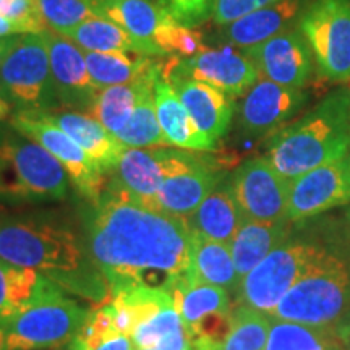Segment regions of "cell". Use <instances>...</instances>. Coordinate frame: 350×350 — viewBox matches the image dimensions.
<instances>
[{"instance_id":"cell-1","label":"cell","mask_w":350,"mask_h":350,"mask_svg":"<svg viewBox=\"0 0 350 350\" xmlns=\"http://www.w3.org/2000/svg\"><path fill=\"white\" fill-rule=\"evenodd\" d=\"M85 240L111 297L137 287L172 291L190 268L191 230L154 201L111 180L91 204Z\"/></svg>"},{"instance_id":"cell-2","label":"cell","mask_w":350,"mask_h":350,"mask_svg":"<svg viewBox=\"0 0 350 350\" xmlns=\"http://www.w3.org/2000/svg\"><path fill=\"white\" fill-rule=\"evenodd\" d=\"M0 260L38 271L81 299L100 301L111 297L86 240L60 219L0 209Z\"/></svg>"},{"instance_id":"cell-3","label":"cell","mask_w":350,"mask_h":350,"mask_svg":"<svg viewBox=\"0 0 350 350\" xmlns=\"http://www.w3.org/2000/svg\"><path fill=\"white\" fill-rule=\"evenodd\" d=\"M350 146V91L326 96L301 119L279 131L271 142L268 159L292 180L319 165L338 161Z\"/></svg>"},{"instance_id":"cell-4","label":"cell","mask_w":350,"mask_h":350,"mask_svg":"<svg viewBox=\"0 0 350 350\" xmlns=\"http://www.w3.org/2000/svg\"><path fill=\"white\" fill-rule=\"evenodd\" d=\"M68 175L41 144L0 130V203H46L68 195Z\"/></svg>"},{"instance_id":"cell-5","label":"cell","mask_w":350,"mask_h":350,"mask_svg":"<svg viewBox=\"0 0 350 350\" xmlns=\"http://www.w3.org/2000/svg\"><path fill=\"white\" fill-rule=\"evenodd\" d=\"M59 286L0 326V350H55L80 334L90 310Z\"/></svg>"},{"instance_id":"cell-6","label":"cell","mask_w":350,"mask_h":350,"mask_svg":"<svg viewBox=\"0 0 350 350\" xmlns=\"http://www.w3.org/2000/svg\"><path fill=\"white\" fill-rule=\"evenodd\" d=\"M350 310V273L327 256L282 297L271 318L305 326L334 327Z\"/></svg>"},{"instance_id":"cell-7","label":"cell","mask_w":350,"mask_h":350,"mask_svg":"<svg viewBox=\"0 0 350 350\" xmlns=\"http://www.w3.org/2000/svg\"><path fill=\"white\" fill-rule=\"evenodd\" d=\"M327 256L329 253L317 243L288 239L240 281L235 291L237 305L252 306L271 317L282 297Z\"/></svg>"},{"instance_id":"cell-8","label":"cell","mask_w":350,"mask_h":350,"mask_svg":"<svg viewBox=\"0 0 350 350\" xmlns=\"http://www.w3.org/2000/svg\"><path fill=\"white\" fill-rule=\"evenodd\" d=\"M0 98L21 111L52 112L60 107L42 33L16 36L0 65Z\"/></svg>"},{"instance_id":"cell-9","label":"cell","mask_w":350,"mask_h":350,"mask_svg":"<svg viewBox=\"0 0 350 350\" xmlns=\"http://www.w3.org/2000/svg\"><path fill=\"white\" fill-rule=\"evenodd\" d=\"M299 29L310 44L319 75L334 83L350 80V0H313Z\"/></svg>"},{"instance_id":"cell-10","label":"cell","mask_w":350,"mask_h":350,"mask_svg":"<svg viewBox=\"0 0 350 350\" xmlns=\"http://www.w3.org/2000/svg\"><path fill=\"white\" fill-rule=\"evenodd\" d=\"M12 126L49 151L67 172L70 182L91 204L99 200L107 185V175L75 139L42 117L41 112L18 111L12 117Z\"/></svg>"},{"instance_id":"cell-11","label":"cell","mask_w":350,"mask_h":350,"mask_svg":"<svg viewBox=\"0 0 350 350\" xmlns=\"http://www.w3.org/2000/svg\"><path fill=\"white\" fill-rule=\"evenodd\" d=\"M206 151L182 148H129L112 175L119 185L146 201H154L159 187L174 175L213 163Z\"/></svg>"},{"instance_id":"cell-12","label":"cell","mask_w":350,"mask_h":350,"mask_svg":"<svg viewBox=\"0 0 350 350\" xmlns=\"http://www.w3.org/2000/svg\"><path fill=\"white\" fill-rule=\"evenodd\" d=\"M230 188L245 221H286L291 180L268 157H252L232 175Z\"/></svg>"},{"instance_id":"cell-13","label":"cell","mask_w":350,"mask_h":350,"mask_svg":"<svg viewBox=\"0 0 350 350\" xmlns=\"http://www.w3.org/2000/svg\"><path fill=\"white\" fill-rule=\"evenodd\" d=\"M161 75L188 78L208 83L224 91L230 98L245 96L260 80V73L245 54L227 49H203L193 57H177L167 64H159Z\"/></svg>"},{"instance_id":"cell-14","label":"cell","mask_w":350,"mask_h":350,"mask_svg":"<svg viewBox=\"0 0 350 350\" xmlns=\"http://www.w3.org/2000/svg\"><path fill=\"white\" fill-rule=\"evenodd\" d=\"M350 203V159L323 164L291 180L287 219L304 221L327 209Z\"/></svg>"},{"instance_id":"cell-15","label":"cell","mask_w":350,"mask_h":350,"mask_svg":"<svg viewBox=\"0 0 350 350\" xmlns=\"http://www.w3.org/2000/svg\"><path fill=\"white\" fill-rule=\"evenodd\" d=\"M261 78L281 86L304 90L313 72V52L300 29L291 28L245 49Z\"/></svg>"},{"instance_id":"cell-16","label":"cell","mask_w":350,"mask_h":350,"mask_svg":"<svg viewBox=\"0 0 350 350\" xmlns=\"http://www.w3.org/2000/svg\"><path fill=\"white\" fill-rule=\"evenodd\" d=\"M42 34L49 49L52 80L60 107H75L88 112L100 90L91 80L85 52L52 29H46Z\"/></svg>"},{"instance_id":"cell-17","label":"cell","mask_w":350,"mask_h":350,"mask_svg":"<svg viewBox=\"0 0 350 350\" xmlns=\"http://www.w3.org/2000/svg\"><path fill=\"white\" fill-rule=\"evenodd\" d=\"M306 99L308 94L304 90L281 86L260 77L240 104V125L252 135L269 133L292 119Z\"/></svg>"},{"instance_id":"cell-18","label":"cell","mask_w":350,"mask_h":350,"mask_svg":"<svg viewBox=\"0 0 350 350\" xmlns=\"http://www.w3.org/2000/svg\"><path fill=\"white\" fill-rule=\"evenodd\" d=\"M167 81L172 85L196 126L206 137L213 142L224 137L234 116V104L229 94L208 83L188 78L174 77Z\"/></svg>"},{"instance_id":"cell-19","label":"cell","mask_w":350,"mask_h":350,"mask_svg":"<svg viewBox=\"0 0 350 350\" xmlns=\"http://www.w3.org/2000/svg\"><path fill=\"white\" fill-rule=\"evenodd\" d=\"M305 8V0H278L226 25L224 38L230 46L250 49L291 29L295 21H300Z\"/></svg>"},{"instance_id":"cell-20","label":"cell","mask_w":350,"mask_h":350,"mask_svg":"<svg viewBox=\"0 0 350 350\" xmlns=\"http://www.w3.org/2000/svg\"><path fill=\"white\" fill-rule=\"evenodd\" d=\"M42 117L64 130L70 138L80 144L86 154L106 175H112L119 165L124 152L129 150L111 131L104 129L98 120L83 112H41Z\"/></svg>"},{"instance_id":"cell-21","label":"cell","mask_w":350,"mask_h":350,"mask_svg":"<svg viewBox=\"0 0 350 350\" xmlns=\"http://www.w3.org/2000/svg\"><path fill=\"white\" fill-rule=\"evenodd\" d=\"M154 99L157 120L167 144L190 151L216 150V142H213L196 126L172 85L161 75V68L154 81Z\"/></svg>"},{"instance_id":"cell-22","label":"cell","mask_w":350,"mask_h":350,"mask_svg":"<svg viewBox=\"0 0 350 350\" xmlns=\"http://www.w3.org/2000/svg\"><path fill=\"white\" fill-rule=\"evenodd\" d=\"M219 183L216 161L169 177L159 187L154 203L174 216H191Z\"/></svg>"},{"instance_id":"cell-23","label":"cell","mask_w":350,"mask_h":350,"mask_svg":"<svg viewBox=\"0 0 350 350\" xmlns=\"http://www.w3.org/2000/svg\"><path fill=\"white\" fill-rule=\"evenodd\" d=\"M93 7L96 15L113 21L133 38L151 46H157V29L174 18L167 3L156 0H93Z\"/></svg>"},{"instance_id":"cell-24","label":"cell","mask_w":350,"mask_h":350,"mask_svg":"<svg viewBox=\"0 0 350 350\" xmlns=\"http://www.w3.org/2000/svg\"><path fill=\"white\" fill-rule=\"evenodd\" d=\"M245 217L232 193L230 183L221 182L198 209L187 217L191 232L226 245L232 243Z\"/></svg>"},{"instance_id":"cell-25","label":"cell","mask_w":350,"mask_h":350,"mask_svg":"<svg viewBox=\"0 0 350 350\" xmlns=\"http://www.w3.org/2000/svg\"><path fill=\"white\" fill-rule=\"evenodd\" d=\"M291 235V221L258 222L243 221L230 243L232 258L239 279H242L279 245L286 243Z\"/></svg>"},{"instance_id":"cell-26","label":"cell","mask_w":350,"mask_h":350,"mask_svg":"<svg viewBox=\"0 0 350 350\" xmlns=\"http://www.w3.org/2000/svg\"><path fill=\"white\" fill-rule=\"evenodd\" d=\"M81 49L90 52H137L150 57H163L164 52L157 46L142 42L122 26L103 16H94L75 28L62 33Z\"/></svg>"},{"instance_id":"cell-27","label":"cell","mask_w":350,"mask_h":350,"mask_svg":"<svg viewBox=\"0 0 350 350\" xmlns=\"http://www.w3.org/2000/svg\"><path fill=\"white\" fill-rule=\"evenodd\" d=\"M187 275L234 292L240 284L230 245L209 240L195 232H191L190 268Z\"/></svg>"},{"instance_id":"cell-28","label":"cell","mask_w":350,"mask_h":350,"mask_svg":"<svg viewBox=\"0 0 350 350\" xmlns=\"http://www.w3.org/2000/svg\"><path fill=\"white\" fill-rule=\"evenodd\" d=\"M57 286L38 271L18 268L0 260V326Z\"/></svg>"},{"instance_id":"cell-29","label":"cell","mask_w":350,"mask_h":350,"mask_svg":"<svg viewBox=\"0 0 350 350\" xmlns=\"http://www.w3.org/2000/svg\"><path fill=\"white\" fill-rule=\"evenodd\" d=\"M172 297L190 338L204 318L217 313H229L232 310L229 291L196 281L187 274L177 282Z\"/></svg>"},{"instance_id":"cell-30","label":"cell","mask_w":350,"mask_h":350,"mask_svg":"<svg viewBox=\"0 0 350 350\" xmlns=\"http://www.w3.org/2000/svg\"><path fill=\"white\" fill-rule=\"evenodd\" d=\"M159 73V62L152 72L148 73L138 80L126 83V85L109 86L100 90L88 109V116L98 120L104 129L111 131L116 137L124 126L129 124L130 117L133 116L135 107H137L139 96H142L143 88L151 80H154Z\"/></svg>"},{"instance_id":"cell-31","label":"cell","mask_w":350,"mask_h":350,"mask_svg":"<svg viewBox=\"0 0 350 350\" xmlns=\"http://www.w3.org/2000/svg\"><path fill=\"white\" fill-rule=\"evenodd\" d=\"M271 331V317L247 305H237L230 312V327L219 342L193 339V350H265Z\"/></svg>"},{"instance_id":"cell-32","label":"cell","mask_w":350,"mask_h":350,"mask_svg":"<svg viewBox=\"0 0 350 350\" xmlns=\"http://www.w3.org/2000/svg\"><path fill=\"white\" fill-rule=\"evenodd\" d=\"M86 67L98 90L126 85L152 72L157 62L137 52H90L85 51Z\"/></svg>"},{"instance_id":"cell-33","label":"cell","mask_w":350,"mask_h":350,"mask_svg":"<svg viewBox=\"0 0 350 350\" xmlns=\"http://www.w3.org/2000/svg\"><path fill=\"white\" fill-rule=\"evenodd\" d=\"M265 350H345L336 327L305 326L271 318Z\"/></svg>"},{"instance_id":"cell-34","label":"cell","mask_w":350,"mask_h":350,"mask_svg":"<svg viewBox=\"0 0 350 350\" xmlns=\"http://www.w3.org/2000/svg\"><path fill=\"white\" fill-rule=\"evenodd\" d=\"M156 78L143 88L133 116L130 117L129 124L116 135V138L126 148H157L167 144L159 120H157L154 99Z\"/></svg>"},{"instance_id":"cell-35","label":"cell","mask_w":350,"mask_h":350,"mask_svg":"<svg viewBox=\"0 0 350 350\" xmlns=\"http://www.w3.org/2000/svg\"><path fill=\"white\" fill-rule=\"evenodd\" d=\"M38 5L49 29L59 34L98 16L93 0H38Z\"/></svg>"},{"instance_id":"cell-36","label":"cell","mask_w":350,"mask_h":350,"mask_svg":"<svg viewBox=\"0 0 350 350\" xmlns=\"http://www.w3.org/2000/svg\"><path fill=\"white\" fill-rule=\"evenodd\" d=\"M154 42L165 54H177L180 57H193L204 49L203 34L196 29L178 23L175 18L161 26L156 31Z\"/></svg>"},{"instance_id":"cell-37","label":"cell","mask_w":350,"mask_h":350,"mask_svg":"<svg viewBox=\"0 0 350 350\" xmlns=\"http://www.w3.org/2000/svg\"><path fill=\"white\" fill-rule=\"evenodd\" d=\"M180 327H183L180 313L177 306L170 305L139 323L131 332V340L137 350H150L154 349L161 339Z\"/></svg>"},{"instance_id":"cell-38","label":"cell","mask_w":350,"mask_h":350,"mask_svg":"<svg viewBox=\"0 0 350 350\" xmlns=\"http://www.w3.org/2000/svg\"><path fill=\"white\" fill-rule=\"evenodd\" d=\"M0 15L13 26L15 34L44 33L47 29L38 0H0Z\"/></svg>"},{"instance_id":"cell-39","label":"cell","mask_w":350,"mask_h":350,"mask_svg":"<svg viewBox=\"0 0 350 350\" xmlns=\"http://www.w3.org/2000/svg\"><path fill=\"white\" fill-rule=\"evenodd\" d=\"M274 2L278 0H214L211 15L214 23L226 26L247 13L271 5Z\"/></svg>"},{"instance_id":"cell-40","label":"cell","mask_w":350,"mask_h":350,"mask_svg":"<svg viewBox=\"0 0 350 350\" xmlns=\"http://www.w3.org/2000/svg\"><path fill=\"white\" fill-rule=\"evenodd\" d=\"M214 0H167V8L178 23L195 26L213 12Z\"/></svg>"},{"instance_id":"cell-41","label":"cell","mask_w":350,"mask_h":350,"mask_svg":"<svg viewBox=\"0 0 350 350\" xmlns=\"http://www.w3.org/2000/svg\"><path fill=\"white\" fill-rule=\"evenodd\" d=\"M91 350H137L133 340L130 336L122 334V332L116 331L112 334H109L107 338H104L100 342Z\"/></svg>"},{"instance_id":"cell-42","label":"cell","mask_w":350,"mask_h":350,"mask_svg":"<svg viewBox=\"0 0 350 350\" xmlns=\"http://www.w3.org/2000/svg\"><path fill=\"white\" fill-rule=\"evenodd\" d=\"M334 327H336V332H338V338L344 345V349L350 350V310L344 314V318L340 319Z\"/></svg>"},{"instance_id":"cell-43","label":"cell","mask_w":350,"mask_h":350,"mask_svg":"<svg viewBox=\"0 0 350 350\" xmlns=\"http://www.w3.org/2000/svg\"><path fill=\"white\" fill-rule=\"evenodd\" d=\"M18 34H12V36H0V65H2L3 59L8 54V51L12 49V46L16 41Z\"/></svg>"},{"instance_id":"cell-44","label":"cell","mask_w":350,"mask_h":350,"mask_svg":"<svg viewBox=\"0 0 350 350\" xmlns=\"http://www.w3.org/2000/svg\"><path fill=\"white\" fill-rule=\"evenodd\" d=\"M67 350H91V347L86 344V340L83 339L80 334H77L75 338L68 342Z\"/></svg>"},{"instance_id":"cell-45","label":"cell","mask_w":350,"mask_h":350,"mask_svg":"<svg viewBox=\"0 0 350 350\" xmlns=\"http://www.w3.org/2000/svg\"><path fill=\"white\" fill-rule=\"evenodd\" d=\"M10 111H12L10 104H8L5 99L0 98V120L8 119V116H10Z\"/></svg>"},{"instance_id":"cell-46","label":"cell","mask_w":350,"mask_h":350,"mask_svg":"<svg viewBox=\"0 0 350 350\" xmlns=\"http://www.w3.org/2000/svg\"><path fill=\"white\" fill-rule=\"evenodd\" d=\"M347 156H349V159H350V146H349V152H347Z\"/></svg>"},{"instance_id":"cell-47","label":"cell","mask_w":350,"mask_h":350,"mask_svg":"<svg viewBox=\"0 0 350 350\" xmlns=\"http://www.w3.org/2000/svg\"><path fill=\"white\" fill-rule=\"evenodd\" d=\"M150 350H156V349H150Z\"/></svg>"},{"instance_id":"cell-48","label":"cell","mask_w":350,"mask_h":350,"mask_svg":"<svg viewBox=\"0 0 350 350\" xmlns=\"http://www.w3.org/2000/svg\"><path fill=\"white\" fill-rule=\"evenodd\" d=\"M55 350H57V349H55Z\"/></svg>"}]
</instances>
